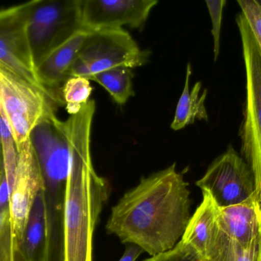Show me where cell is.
I'll list each match as a JSON object with an SVG mask.
<instances>
[{"label":"cell","instance_id":"cell-1","mask_svg":"<svg viewBox=\"0 0 261 261\" xmlns=\"http://www.w3.org/2000/svg\"><path fill=\"white\" fill-rule=\"evenodd\" d=\"M188 185L175 163L142 178L112 208L107 231L151 257L170 251L191 219Z\"/></svg>","mask_w":261,"mask_h":261},{"label":"cell","instance_id":"cell-2","mask_svg":"<svg viewBox=\"0 0 261 261\" xmlns=\"http://www.w3.org/2000/svg\"><path fill=\"white\" fill-rule=\"evenodd\" d=\"M96 110L90 100L77 113V125L67 179L64 210V261H93V234L110 194V185L96 173L90 153Z\"/></svg>","mask_w":261,"mask_h":261},{"label":"cell","instance_id":"cell-3","mask_svg":"<svg viewBox=\"0 0 261 261\" xmlns=\"http://www.w3.org/2000/svg\"><path fill=\"white\" fill-rule=\"evenodd\" d=\"M246 76L243 121L239 130L241 156L254 175L256 194L261 206V54L242 12L238 15Z\"/></svg>","mask_w":261,"mask_h":261},{"label":"cell","instance_id":"cell-4","mask_svg":"<svg viewBox=\"0 0 261 261\" xmlns=\"http://www.w3.org/2000/svg\"><path fill=\"white\" fill-rule=\"evenodd\" d=\"M55 105L44 92L0 65V115L17 150L30 141L40 123L55 113Z\"/></svg>","mask_w":261,"mask_h":261},{"label":"cell","instance_id":"cell-5","mask_svg":"<svg viewBox=\"0 0 261 261\" xmlns=\"http://www.w3.org/2000/svg\"><path fill=\"white\" fill-rule=\"evenodd\" d=\"M149 56L150 52L141 50L123 29L90 31L72 67L70 76L88 78L115 67L132 69L146 64Z\"/></svg>","mask_w":261,"mask_h":261},{"label":"cell","instance_id":"cell-6","mask_svg":"<svg viewBox=\"0 0 261 261\" xmlns=\"http://www.w3.org/2000/svg\"><path fill=\"white\" fill-rule=\"evenodd\" d=\"M31 2L0 9V65L44 92L55 104L64 101L47 90L38 75L29 39Z\"/></svg>","mask_w":261,"mask_h":261},{"label":"cell","instance_id":"cell-7","mask_svg":"<svg viewBox=\"0 0 261 261\" xmlns=\"http://www.w3.org/2000/svg\"><path fill=\"white\" fill-rule=\"evenodd\" d=\"M81 0L31 1L28 32L37 64L49 52L84 29Z\"/></svg>","mask_w":261,"mask_h":261},{"label":"cell","instance_id":"cell-8","mask_svg":"<svg viewBox=\"0 0 261 261\" xmlns=\"http://www.w3.org/2000/svg\"><path fill=\"white\" fill-rule=\"evenodd\" d=\"M196 185L208 192L219 208L242 203L256 193L252 171L231 144L210 164Z\"/></svg>","mask_w":261,"mask_h":261},{"label":"cell","instance_id":"cell-9","mask_svg":"<svg viewBox=\"0 0 261 261\" xmlns=\"http://www.w3.org/2000/svg\"><path fill=\"white\" fill-rule=\"evenodd\" d=\"M17 152L15 184L9 205L13 249L22 239L34 202L43 189L41 170L31 141Z\"/></svg>","mask_w":261,"mask_h":261},{"label":"cell","instance_id":"cell-10","mask_svg":"<svg viewBox=\"0 0 261 261\" xmlns=\"http://www.w3.org/2000/svg\"><path fill=\"white\" fill-rule=\"evenodd\" d=\"M156 0H81V22L87 31L142 29Z\"/></svg>","mask_w":261,"mask_h":261},{"label":"cell","instance_id":"cell-11","mask_svg":"<svg viewBox=\"0 0 261 261\" xmlns=\"http://www.w3.org/2000/svg\"><path fill=\"white\" fill-rule=\"evenodd\" d=\"M218 223L230 239L251 246L260 237L261 206L257 194L238 205L219 208Z\"/></svg>","mask_w":261,"mask_h":261},{"label":"cell","instance_id":"cell-12","mask_svg":"<svg viewBox=\"0 0 261 261\" xmlns=\"http://www.w3.org/2000/svg\"><path fill=\"white\" fill-rule=\"evenodd\" d=\"M89 32L83 29L76 32L49 52L37 64L43 85L57 96V89L71 77L72 67Z\"/></svg>","mask_w":261,"mask_h":261},{"label":"cell","instance_id":"cell-13","mask_svg":"<svg viewBox=\"0 0 261 261\" xmlns=\"http://www.w3.org/2000/svg\"><path fill=\"white\" fill-rule=\"evenodd\" d=\"M45 251V218L41 192L31 210L22 239L13 249V261H44Z\"/></svg>","mask_w":261,"mask_h":261},{"label":"cell","instance_id":"cell-14","mask_svg":"<svg viewBox=\"0 0 261 261\" xmlns=\"http://www.w3.org/2000/svg\"><path fill=\"white\" fill-rule=\"evenodd\" d=\"M219 208L208 192L202 191V201L191 216L181 242L200 257L218 224Z\"/></svg>","mask_w":261,"mask_h":261},{"label":"cell","instance_id":"cell-15","mask_svg":"<svg viewBox=\"0 0 261 261\" xmlns=\"http://www.w3.org/2000/svg\"><path fill=\"white\" fill-rule=\"evenodd\" d=\"M192 67L190 63L187 64L185 84L182 94L176 105L174 118L171 124L172 130H180L187 126L193 124L196 121H208V116L205 107L207 90L202 91V82L198 81L190 89Z\"/></svg>","mask_w":261,"mask_h":261},{"label":"cell","instance_id":"cell-16","mask_svg":"<svg viewBox=\"0 0 261 261\" xmlns=\"http://www.w3.org/2000/svg\"><path fill=\"white\" fill-rule=\"evenodd\" d=\"M260 239L251 246L244 247L230 239L216 225L200 261H258Z\"/></svg>","mask_w":261,"mask_h":261},{"label":"cell","instance_id":"cell-17","mask_svg":"<svg viewBox=\"0 0 261 261\" xmlns=\"http://www.w3.org/2000/svg\"><path fill=\"white\" fill-rule=\"evenodd\" d=\"M132 69L118 67L96 74L87 79L100 84L118 104L123 105L126 104L130 97L135 94L132 87Z\"/></svg>","mask_w":261,"mask_h":261},{"label":"cell","instance_id":"cell-18","mask_svg":"<svg viewBox=\"0 0 261 261\" xmlns=\"http://www.w3.org/2000/svg\"><path fill=\"white\" fill-rule=\"evenodd\" d=\"M92 90L90 80L84 77H71L63 84L62 99L70 116L77 114L87 105Z\"/></svg>","mask_w":261,"mask_h":261},{"label":"cell","instance_id":"cell-19","mask_svg":"<svg viewBox=\"0 0 261 261\" xmlns=\"http://www.w3.org/2000/svg\"><path fill=\"white\" fill-rule=\"evenodd\" d=\"M0 150L3 168L6 173L9 193L12 194L15 184V171H16L18 152L12 133L7 124L0 115Z\"/></svg>","mask_w":261,"mask_h":261},{"label":"cell","instance_id":"cell-20","mask_svg":"<svg viewBox=\"0 0 261 261\" xmlns=\"http://www.w3.org/2000/svg\"><path fill=\"white\" fill-rule=\"evenodd\" d=\"M210 18L212 21V35L213 37V53H214V61L218 60L220 53V37L221 28H222V15L226 1L218 0V1H205Z\"/></svg>","mask_w":261,"mask_h":261},{"label":"cell","instance_id":"cell-21","mask_svg":"<svg viewBox=\"0 0 261 261\" xmlns=\"http://www.w3.org/2000/svg\"><path fill=\"white\" fill-rule=\"evenodd\" d=\"M238 3L249 25L261 54V6L257 0H239Z\"/></svg>","mask_w":261,"mask_h":261},{"label":"cell","instance_id":"cell-22","mask_svg":"<svg viewBox=\"0 0 261 261\" xmlns=\"http://www.w3.org/2000/svg\"><path fill=\"white\" fill-rule=\"evenodd\" d=\"M0 261H13V236L9 210L0 212Z\"/></svg>","mask_w":261,"mask_h":261},{"label":"cell","instance_id":"cell-23","mask_svg":"<svg viewBox=\"0 0 261 261\" xmlns=\"http://www.w3.org/2000/svg\"><path fill=\"white\" fill-rule=\"evenodd\" d=\"M144 261H200L194 251L181 241L167 252L153 256Z\"/></svg>","mask_w":261,"mask_h":261},{"label":"cell","instance_id":"cell-24","mask_svg":"<svg viewBox=\"0 0 261 261\" xmlns=\"http://www.w3.org/2000/svg\"><path fill=\"white\" fill-rule=\"evenodd\" d=\"M10 193L3 168V159L0 163V212L9 210Z\"/></svg>","mask_w":261,"mask_h":261},{"label":"cell","instance_id":"cell-25","mask_svg":"<svg viewBox=\"0 0 261 261\" xmlns=\"http://www.w3.org/2000/svg\"><path fill=\"white\" fill-rule=\"evenodd\" d=\"M143 251L139 247L132 245L125 250L123 256L119 261H136Z\"/></svg>","mask_w":261,"mask_h":261},{"label":"cell","instance_id":"cell-26","mask_svg":"<svg viewBox=\"0 0 261 261\" xmlns=\"http://www.w3.org/2000/svg\"><path fill=\"white\" fill-rule=\"evenodd\" d=\"M258 261H261V232H260V245H259Z\"/></svg>","mask_w":261,"mask_h":261},{"label":"cell","instance_id":"cell-27","mask_svg":"<svg viewBox=\"0 0 261 261\" xmlns=\"http://www.w3.org/2000/svg\"><path fill=\"white\" fill-rule=\"evenodd\" d=\"M2 162V154H1V150H0V163Z\"/></svg>","mask_w":261,"mask_h":261},{"label":"cell","instance_id":"cell-28","mask_svg":"<svg viewBox=\"0 0 261 261\" xmlns=\"http://www.w3.org/2000/svg\"><path fill=\"white\" fill-rule=\"evenodd\" d=\"M257 3H258L259 4H260L261 6V0H257Z\"/></svg>","mask_w":261,"mask_h":261}]
</instances>
